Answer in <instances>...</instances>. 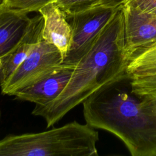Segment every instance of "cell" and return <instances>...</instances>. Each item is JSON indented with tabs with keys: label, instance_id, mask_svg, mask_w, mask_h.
I'll use <instances>...</instances> for the list:
<instances>
[{
	"label": "cell",
	"instance_id": "1",
	"mask_svg": "<svg viewBox=\"0 0 156 156\" xmlns=\"http://www.w3.org/2000/svg\"><path fill=\"white\" fill-rule=\"evenodd\" d=\"M86 123L119 138L132 156H156L155 96L132 90L127 71L83 102Z\"/></svg>",
	"mask_w": 156,
	"mask_h": 156
},
{
	"label": "cell",
	"instance_id": "2",
	"mask_svg": "<svg viewBox=\"0 0 156 156\" xmlns=\"http://www.w3.org/2000/svg\"><path fill=\"white\" fill-rule=\"evenodd\" d=\"M129 59L125 49L122 5L75 65L69 82L59 96L45 105H35L32 114L43 118L47 127L54 126L96 90L125 73Z\"/></svg>",
	"mask_w": 156,
	"mask_h": 156
},
{
	"label": "cell",
	"instance_id": "3",
	"mask_svg": "<svg viewBox=\"0 0 156 156\" xmlns=\"http://www.w3.org/2000/svg\"><path fill=\"white\" fill-rule=\"evenodd\" d=\"M99 133L76 121L62 127L0 140V156H97Z\"/></svg>",
	"mask_w": 156,
	"mask_h": 156
},
{
	"label": "cell",
	"instance_id": "4",
	"mask_svg": "<svg viewBox=\"0 0 156 156\" xmlns=\"http://www.w3.org/2000/svg\"><path fill=\"white\" fill-rule=\"evenodd\" d=\"M118 7L98 4L73 14L66 15L72 30V40L63 65L75 66L79 62L91 48Z\"/></svg>",
	"mask_w": 156,
	"mask_h": 156
},
{
	"label": "cell",
	"instance_id": "5",
	"mask_svg": "<svg viewBox=\"0 0 156 156\" xmlns=\"http://www.w3.org/2000/svg\"><path fill=\"white\" fill-rule=\"evenodd\" d=\"M63 57L54 44L42 40L27 57L1 86V93L13 96L21 89L31 85L52 73L63 62Z\"/></svg>",
	"mask_w": 156,
	"mask_h": 156
},
{
	"label": "cell",
	"instance_id": "6",
	"mask_svg": "<svg viewBox=\"0 0 156 156\" xmlns=\"http://www.w3.org/2000/svg\"><path fill=\"white\" fill-rule=\"evenodd\" d=\"M124 43L130 57L156 43V15L124 5ZM130 60V59H129Z\"/></svg>",
	"mask_w": 156,
	"mask_h": 156
},
{
	"label": "cell",
	"instance_id": "7",
	"mask_svg": "<svg viewBox=\"0 0 156 156\" xmlns=\"http://www.w3.org/2000/svg\"><path fill=\"white\" fill-rule=\"evenodd\" d=\"M75 66L62 65L37 82L16 91L15 99L43 106L53 101L65 89Z\"/></svg>",
	"mask_w": 156,
	"mask_h": 156
},
{
	"label": "cell",
	"instance_id": "8",
	"mask_svg": "<svg viewBox=\"0 0 156 156\" xmlns=\"http://www.w3.org/2000/svg\"><path fill=\"white\" fill-rule=\"evenodd\" d=\"M30 21L27 13L0 4V57L12 52L20 43Z\"/></svg>",
	"mask_w": 156,
	"mask_h": 156
},
{
	"label": "cell",
	"instance_id": "9",
	"mask_svg": "<svg viewBox=\"0 0 156 156\" xmlns=\"http://www.w3.org/2000/svg\"><path fill=\"white\" fill-rule=\"evenodd\" d=\"M44 20L43 40L55 46L65 57L72 40V30L65 13L54 2L39 11Z\"/></svg>",
	"mask_w": 156,
	"mask_h": 156
},
{
	"label": "cell",
	"instance_id": "10",
	"mask_svg": "<svg viewBox=\"0 0 156 156\" xmlns=\"http://www.w3.org/2000/svg\"><path fill=\"white\" fill-rule=\"evenodd\" d=\"M43 24L44 20L40 13L30 18L29 27L21 41L12 52L1 57L6 80L43 40Z\"/></svg>",
	"mask_w": 156,
	"mask_h": 156
},
{
	"label": "cell",
	"instance_id": "11",
	"mask_svg": "<svg viewBox=\"0 0 156 156\" xmlns=\"http://www.w3.org/2000/svg\"><path fill=\"white\" fill-rule=\"evenodd\" d=\"M126 71L130 75L156 74V49H145L133 54Z\"/></svg>",
	"mask_w": 156,
	"mask_h": 156
},
{
	"label": "cell",
	"instance_id": "12",
	"mask_svg": "<svg viewBox=\"0 0 156 156\" xmlns=\"http://www.w3.org/2000/svg\"><path fill=\"white\" fill-rule=\"evenodd\" d=\"M131 77L134 92L156 96V74L131 75Z\"/></svg>",
	"mask_w": 156,
	"mask_h": 156
},
{
	"label": "cell",
	"instance_id": "13",
	"mask_svg": "<svg viewBox=\"0 0 156 156\" xmlns=\"http://www.w3.org/2000/svg\"><path fill=\"white\" fill-rule=\"evenodd\" d=\"M102 0H55L56 4L65 15H71L98 5Z\"/></svg>",
	"mask_w": 156,
	"mask_h": 156
},
{
	"label": "cell",
	"instance_id": "14",
	"mask_svg": "<svg viewBox=\"0 0 156 156\" xmlns=\"http://www.w3.org/2000/svg\"><path fill=\"white\" fill-rule=\"evenodd\" d=\"M55 0H2L7 6L23 10L27 13L32 12H38L47 4Z\"/></svg>",
	"mask_w": 156,
	"mask_h": 156
},
{
	"label": "cell",
	"instance_id": "15",
	"mask_svg": "<svg viewBox=\"0 0 156 156\" xmlns=\"http://www.w3.org/2000/svg\"><path fill=\"white\" fill-rule=\"evenodd\" d=\"M126 4L142 12L156 15V0H129L124 5Z\"/></svg>",
	"mask_w": 156,
	"mask_h": 156
},
{
	"label": "cell",
	"instance_id": "16",
	"mask_svg": "<svg viewBox=\"0 0 156 156\" xmlns=\"http://www.w3.org/2000/svg\"><path fill=\"white\" fill-rule=\"evenodd\" d=\"M129 0H102L99 4L118 7L124 5Z\"/></svg>",
	"mask_w": 156,
	"mask_h": 156
},
{
	"label": "cell",
	"instance_id": "17",
	"mask_svg": "<svg viewBox=\"0 0 156 156\" xmlns=\"http://www.w3.org/2000/svg\"><path fill=\"white\" fill-rule=\"evenodd\" d=\"M6 80L2 58L0 57V85H2Z\"/></svg>",
	"mask_w": 156,
	"mask_h": 156
},
{
	"label": "cell",
	"instance_id": "18",
	"mask_svg": "<svg viewBox=\"0 0 156 156\" xmlns=\"http://www.w3.org/2000/svg\"><path fill=\"white\" fill-rule=\"evenodd\" d=\"M156 49V43L152 44L151 46H150L149 48H147V49ZM145 49H143V50H145ZM141 51H143V50H141Z\"/></svg>",
	"mask_w": 156,
	"mask_h": 156
},
{
	"label": "cell",
	"instance_id": "19",
	"mask_svg": "<svg viewBox=\"0 0 156 156\" xmlns=\"http://www.w3.org/2000/svg\"><path fill=\"white\" fill-rule=\"evenodd\" d=\"M1 110H0V118H1Z\"/></svg>",
	"mask_w": 156,
	"mask_h": 156
},
{
	"label": "cell",
	"instance_id": "20",
	"mask_svg": "<svg viewBox=\"0 0 156 156\" xmlns=\"http://www.w3.org/2000/svg\"><path fill=\"white\" fill-rule=\"evenodd\" d=\"M2 2V0H0V4Z\"/></svg>",
	"mask_w": 156,
	"mask_h": 156
},
{
	"label": "cell",
	"instance_id": "21",
	"mask_svg": "<svg viewBox=\"0 0 156 156\" xmlns=\"http://www.w3.org/2000/svg\"><path fill=\"white\" fill-rule=\"evenodd\" d=\"M155 99H156V96H155Z\"/></svg>",
	"mask_w": 156,
	"mask_h": 156
}]
</instances>
